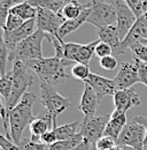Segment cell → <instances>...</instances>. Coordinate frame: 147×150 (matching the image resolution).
Returning <instances> with one entry per match:
<instances>
[{
  "label": "cell",
  "mask_w": 147,
  "mask_h": 150,
  "mask_svg": "<svg viewBox=\"0 0 147 150\" xmlns=\"http://www.w3.org/2000/svg\"><path fill=\"white\" fill-rule=\"evenodd\" d=\"M23 62L39 76L40 82L50 83L53 86L61 82L62 80L70 77L66 72V67L74 65V61L56 56L51 58L43 57L40 59L27 60Z\"/></svg>",
  "instance_id": "1"
},
{
  "label": "cell",
  "mask_w": 147,
  "mask_h": 150,
  "mask_svg": "<svg viewBox=\"0 0 147 150\" xmlns=\"http://www.w3.org/2000/svg\"><path fill=\"white\" fill-rule=\"evenodd\" d=\"M37 95L34 93H25L18 104L10 111L9 117V128H10V137L18 143L22 139V133L25 127L35 120V115L32 113V106L36 103Z\"/></svg>",
  "instance_id": "2"
},
{
  "label": "cell",
  "mask_w": 147,
  "mask_h": 150,
  "mask_svg": "<svg viewBox=\"0 0 147 150\" xmlns=\"http://www.w3.org/2000/svg\"><path fill=\"white\" fill-rule=\"evenodd\" d=\"M13 89L12 94L6 103L7 109L9 112L18 104L23 95L25 94L27 89L34 84V75L32 69H30L22 60L16 59L13 61Z\"/></svg>",
  "instance_id": "3"
},
{
  "label": "cell",
  "mask_w": 147,
  "mask_h": 150,
  "mask_svg": "<svg viewBox=\"0 0 147 150\" xmlns=\"http://www.w3.org/2000/svg\"><path fill=\"white\" fill-rule=\"evenodd\" d=\"M40 100L45 108V111L51 114L53 119V129H55L57 127V115L64 112L70 106V99L59 94L53 84L40 82Z\"/></svg>",
  "instance_id": "4"
},
{
  "label": "cell",
  "mask_w": 147,
  "mask_h": 150,
  "mask_svg": "<svg viewBox=\"0 0 147 150\" xmlns=\"http://www.w3.org/2000/svg\"><path fill=\"white\" fill-rule=\"evenodd\" d=\"M47 38V34L37 29L36 31L22 40L14 51L9 52L8 61H15L16 59H20L22 61L27 60H34V59H40L43 58V40Z\"/></svg>",
  "instance_id": "5"
},
{
  "label": "cell",
  "mask_w": 147,
  "mask_h": 150,
  "mask_svg": "<svg viewBox=\"0 0 147 150\" xmlns=\"http://www.w3.org/2000/svg\"><path fill=\"white\" fill-rule=\"evenodd\" d=\"M91 13L86 23L94 25L97 29L105 28L108 25H116L117 13L113 4L104 0H90Z\"/></svg>",
  "instance_id": "6"
},
{
  "label": "cell",
  "mask_w": 147,
  "mask_h": 150,
  "mask_svg": "<svg viewBox=\"0 0 147 150\" xmlns=\"http://www.w3.org/2000/svg\"><path fill=\"white\" fill-rule=\"evenodd\" d=\"M110 119V114L85 117L80 122V133L85 141L95 144L104 135Z\"/></svg>",
  "instance_id": "7"
},
{
  "label": "cell",
  "mask_w": 147,
  "mask_h": 150,
  "mask_svg": "<svg viewBox=\"0 0 147 150\" xmlns=\"http://www.w3.org/2000/svg\"><path fill=\"white\" fill-rule=\"evenodd\" d=\"M146 139V128L136 120H131L121 132L117 143L121 146L131 147L136 150H144Z\"/></svg>",
  "instance_id": "8"
},
{
  "label": "cell",
  "mask_w": 147,
  "mask_h": 150,
  "mask_svg": "<svg viewBox=\"0 0 147 150\" xmlns=\"http://www.w3.org/2000/svg\"><path fill=\"white\" fill-rule=\"evenodd\" d=\"M100 39L94 40L89 44H78V43H64L62 42L63 56L66 59L77 62L89 65L93 53H95V47Z\"/></svg>",
  "instance_id": "9"
},
{
  "label": "cell",
  "mask_w": 147,
  "mask_h": 150,
  "mask_svg": "<svg viewBox=\"0 0 147 150\" xmlns=\"http://www.w3.org/2000/svg\"><path fill=\"white\" fill-rule=\"evenodd\" d=\"M64 21L66 20L59 13H54L46 8H37V29H39L48 35H52V36L59 38V30H60L61 25L64 23ZM60 40H62V39H60Z\"/></svg>",
  "instance_id": "10"
},
{
  "label": "cell",
  "mask_w": 147,
  "mask_h": 150,
  "mask_svg": "<svg viewBox=\"0 0 147 150\" xmlns=\"http://www.w3.org/2000/svg\"><path fill=\"white\" fill-rule=\"evenodd\" d=\"M110 4H113L116 9V13H117L116 28L123 40L130 33V30L132 29L133 24L136 23L137 16L134 15V13L131 11V8L127 5L124 0H113Z\"/></svg>",
  "instance_id": "11"
},
{
  "label": "cell",
  "mask_w": 147,
  "mask_h": 150,
  "mask_svg": "<svg viewBox=\"0 0 147 150\" xmlns=\"http://www.w3.org/2000/svg\"><path fill=\"white\" fill-rule=\"evenodd\" d=\"M114 81L117 87V90L128 89L133 87L136 83H140L137 61L133 59L131 62H122Z\"/></svg>",
  "instance_id": "12"
},
{
  "label": "cell",
  "mask_w": 147,
  "mask_h": 150,
  "mask_svg": "<svg viewBox=\"0 0 147 150\" xmlns=\"http://www.w3.org/2000/svg\"><path fill=\"white\" fill-rule=\"evenodd\" d=\"M35 27H36V19H32V20L25 21L16 30L8 31V33L7 31H4L2 39H4L5 44L7 45L9 52L14 51L16 49V46H18L22 40H24L25 38L31 36L36 31L35 30Z\"/></svg>",
  "instance_id": "13"
},
{
  "label": "cell",
  "mask_w": 147,
  "mask_h": 150,
  "mask_svg": "<svg viewBox=\"0 0 147 150\" xmlns=\"http://www.w3.org/2000/svg\"><path fill=\"white\" fill-rule=\"evenodd\" d=\"M84 83H89L91 86L92 89L98 95V98L100 99V102L102 100L104 97L114 96L115 93L117 91V87H116L114 80L107 79L105 76H101V75L95 74V73H91L89 79Z\"/></svg>",
  "instance_id": "14"
},
{
  "label": "cell",
  "mask_w": 147,
  "mask_h": 150,
  "mask_svg": "<svg viewBox=\"0 0 147 150\" xmlns=\"http://www.w3.org/2000/svg\"><path fill=\"white\" fill-rule=\"evenodd\" d=\"M113 97H114L115 109L122 112H127L130 109L134 106H139L141 104L139 95L133 87L128 89H120L115 93Z\"/></svg>",
  "instance_id": "15"
},
{
  "label": "cell",
  "mask_w": 147,
  "mask_h": 150,
  "mask_svg": "<svg viewBox=\"0 0 147 150\" xmlns=\"http://www.w3.org/2000/svg\"><path fill=\"white\" fill-rule=\"evenodd\" d=\"M51 129H53V119H52L51 114L47 111L41 112L30 124L31 140L35 142H40L41 135Z\"/></svg>",
  "instance_id": "16"
},
{
  "label": "cell",
  "mask_w": 147,
  "mask_h": 150,
  "mask_svg": "<svg viewBox=\"0 0 147 150\" xmlns=\"http://www.w3.org/2000/svg\"><path fill=\"white\" fill-rule=\"evenodd\" d=\"M100 104V99L98 98V95L92 89V87L89 83H85L84 91L80 98L79 103V111L85 114V117H92L95 115L97 109Z\"/></svg>",
  "instance_id": "17"
},
{
  "label": "cell",
  "mask_w": 147,
  "mask_h": 150,
  "mask_svg": "<svg viewBox=\"0 0 147 150\" xmlns=\"http://www.w3.org/2000/svg\"><path fill=\"white\" fill-rule=\"evenodd\" d=\"M127 124H128L127 112H122V111L115 109V111L110 114V119L107 124L105 135L111 136V137L117 140L121 132L127 126Z\"/></svg>",
  "instance_id": "18"
},
{
  "label": "cell",
  "mask_w": 147,
  "mask_h": 150,
  "mask_svg": "<svg viewBox=\"0 0 147 150\" xmlns=\"http://www.w3.org/2000/svg\"><path fill=\"white\" fill-rule=\"evenodd\" d=\"M90 13H91V5H90V7L85 8L78 18H76V19L74 20L64 21V23L61 25V28L59 30V38L60 39H63L66 36H68L69 34H71L75 30H77L82 24H84L88 21V18H89Z\"/></svg>",
  "instance_id": "19"
},
{
  "label": "cell",
  "mask_w": 147,
  "mask_h": 150,
  "mask_svg": "<svg viewBox=\"0 0 147 150\" xmlns=\"http://www.w3.org/2000/svg\"><path fill=\"white\" fill-rule=\"evenodd\" d=\"M90 5H91L90 1L86 2V4H80L78 0H69L63 6V8L59 12V14L66 20V21L74 20L76 19V18H78L85 8L90 7Z\"/></svg>",
  "instance_id": "20"
},
{
  "label": "cell",
  "mask_w": 147,
  "mask_h": 150,
  "mask_svg": "<svg viewBox=\"0 0 147 150\" xmlns=\"http://www.w3.org/2000/svg\"><path fill=\"white\" fill-rule=\"evenodd\" d=\"M98 37L101 42L109 44L113 47V51L122 43V38L118 34L116 25H108V27L98 29Z\"/></svg>",
  "instance_id": "21"
},
{
  "label": "cell",
  "mask_w": 147,
  "mask_h": 150,
  "mask_svg": "<svg viewBox=\"0 0 147 150\" xmlns=\"http://www.w3.org/2000/svg\"><path fill=\"white\" fill-rule=\"evenodd\" d=\"M9 13H13V14L20 16L23 21H28V20L36 19L37 8L34 7L29 1H23L20 4H15L10 8Z\"/></svg>",
  "instance_id": "22"
},
{
  "label": "cell",
  "mask_w": 147,
  "mask_h": 150,
  "mask_svg": "<svg viewBox=\"0 0 147 150\" xmlns=\"http://www.w3.org/2000/svg\"><path fill=\"white\" fill-rule=\"evenodd\" d=\"M80 126V124L78 121H74L70 124H66V125H62V126H59L56 127L53 131L55 132V135H56V139L57 141L60 140H68V139H71L75 135H77L79 132H78V127Z\"/></svg>",
  "instance_id": "23"
},
{
  "label": "cell",
  "mask_w": 147,
  "mask_h": 150,
  "mask_svg": "<svg viewBox=\"0 0 147 150\" xmlns=\"http://www.w3.org/2000/svg\"><path fill=\"white\" fill-rule=\"evenodd\" d=\"M84 140L82 133L79 132L77 135H75L71 139H68V140H60V141H56L54 143L50 144L47 150H73L74 148H76L82 141Z\"/></svg>",
  "instance_id": "24"
},
{
  "label": "cell",
  "mask_w": 147,
  "mask_h": 150,
  "mask_svg": "<svg viewBox=\"0 0 147 150\" xmlns=\"http://www.w3.org/2000/svg\"><path fill=\"white\" fill-rule=\"evenodd\" d=\"M69 0H30L29 2L36 8H46L54 13H59Z\"/></svg>",
  "instance_id": "25"
},
{
  "label": "cell",
  "mask_w": 147,
  "mask_h": 150,
  "mask_svg": "<svg viewBox=\"0 0 147 150\" xmlns=\"http://www.w3.org/2000/svg\"><path fill=\"white\" fill-rule=\"evenodd\" d=\"M13 89V72H8L6 75L1 76L0 80V94L2 96L5 103L8 102Z\"/></svg>",
  "instance_id": "26"
},
{
  "label": "cell",
  "mask_w": 147,
  "mask_h": 150,
  "mask_svg": "<svg viewBox=\"0 0 147 150\" xmlns=\"http://www.w3.org/2000/svg\"><path fill=\"white\" fill-rule=\"evenodd\" d=\"M131 52H132V56L133 59H137L141 62H145L147 64V46L144 45L143 43L140 42H137L134 43L131 47H130Z\"/></svg>",
  "instance_id": "27"
},
{
  "label": "cell",
  "mask_w": 147,
  "mask_h": 150,
  "mask_svg": "<svg viewBox=\"0 0 147 150\" xmlns=\"http://www.w3.org/2000/svg\"><path fill=\"white\" fill-rule=\"evenodd\" d=\"M71 74L75 79H78L83 82H85L89 76L91 75L89 65H84V64H76L71 68Z\"/></svg>",
  "instance_id": "28"
},
{
  "label": "cell",
  "mask_w": 147,
  "mask_h": 150,
  "mask_svg": "<svg viewBox=\"0 0 147 150\" xmlns=\"http://www.w3.org/2000/svg\"><path fill=\"white\" fill-rule=\"evenodd\" d=\"M124 1L127 2V5L131 8V11L134 13L137 19L140 18L144 13L147 12L146 0H124Z\"/></svg>",
  "instance_id": "29"
},
{
  "label": "cell",
  "mask_w": 147,
  "mask_h": 150,
  "mask_svg": "<svg viewBox=\"0 0 147 150\" xmlns=\"http://www.w3.org/2000/svg\"><path fill=\"white\" fill-rule=\"evenodd\" d=\"M18 150H46V144L35 142L31 139H21L18 143Z\"/></svg>",
  "instance_id": "30"
},
{
  "label": "cell",
  "mask_w": 147,
  "mask_h": 150,
  "mask_svg": "<svg viewBox=\"0 0 147 150\" xmlns=\"http://www.w3.org/2000/svg\"><path fill=\"white\" fill-rule=\"evenodd\" d=\"M24 22H25V21H23L20 16L15 15V14H13V13H9L8 18H7V20H6L5 25L2 27V30H4V31H7V33H8V31L16 30V29L20 28Z\"/></svg>",
  "instance_id": "31"
},
{
  "label": "cell",
  "mask_w": 147,
  "mask_h": 150,
  "mask_svg": "<svg viewBox=\"0 0 147 150\" xmlns=\"http://www.w3.org/2000/svg\"><path fill=\"white\" fill-rule=\"evenodd\" d=\"M13 6H14V0H0V23H1V27L5 25L6 20L9 15V11Z\"/></svg>",
  "instance_id": "32"
},
{
  "label": "cell",
  "mask_w": 147,
  "mask_h": 150,
  "mask_svg": "<svg viewBox=\"0 0 147 150\" xmlns=\"http://www.w3.org/2000/svg\"><path fill=\"white\" fill-rule=\"evenodd\" d=\"M117 140L111 137V136H107L104 135L97 143H95V148L98 150H110L114 148L115 146H117Z\"/></svg>",
  "instance_id": "33"
},
{
  "label": "cell",
  "mask_w": 147,
  "mask_h": 150,
  "mask_svg": "<svg viewBox=\"0 0 147 150\" xmlns=\"http://www.w3.org/2000/svg\"><path fill=\"white\" fill-rule=\"evenodd\" d=\"M8 57H9V50L7 47V45L5 44L4 39H1V45H0V72L1 76L6 75V64L8 61Z\"/></svg>",
  "instance_id": "34"
},
{
  "label": "cell",
  "mask_w": 147,
  "mask_h": 150,
  "mask_svg": "<svg viewBox=\"0 0 147 150\" xmlns=\"http://www.w3.org/2000/svg\"><path fill=\"white\" fill-rule=\"evenodd\" d=\"M100 66L101 68L106 71H113L117 67V59L115 56H107L100 59Z\"/></svg>",
  "instance_id": "35"
},
{
  "label": "cell",
  "mask_w": 147,
  "mask_h": 150,
  "mask_svg": "<svg viewBox=\"0 0 147 150\" xmlns=\"http://www.w3.org/2000/svg\"><path fill=\"white\" fill-rule=\"evenodd\" d=\"M95 54L99 57L100 59L104 58V57L111 56L113 54V47L110 46L109 44L107 43H104V42H99L97 47H95Z\"/></svg>",
  "instance_id": "36"
},
{
  "label": "cell",
  "mask_w": 147,
  "mask_h": 150,
  "mask_svg": "<svg viewBox=\"0 0 147 150\" xmlns=\"http://www.w3.org/2000/svg\"><path fill=\"white\" fill-rule=\"evenodd\" d=\"M0 147L2 150H18V144L4 135H0Z\"/></svg>",
  "instance_id": "37"
},
{
  "label": "cell",
  "mask_w": 147,
  "mask_h": 150,
  "mask_svg": "<svg viewBox=\"0 0 147 150\" xmlns=\"http://www.w3.org/2000/svg\"><path fill=\"white\" fill-rule=\"evenodd\" d=\"M138 64V73H139V79H140V83H143L144 86L147 87V64L141 62L137 59H134Z\"/></svg>",
  "instance_id": "38"
},
{
  "label": "cell",
  "mask_w": 147,
  "mask_h": 150,
  "mask_svg": "<svg viewBox=\"0 0 147 150\" xmlns=\"http://www.w3.org/2000/svg\"><path fill=\"white\" fill-rule=\"evenodd\" d=\"M56 141H57V139H56L55 132L53 131V129L47 131L45 134H43L41 137H40V142L44 143V144H46V146H50V144L54 143V142H56Z\"/></svg>",
  "instance_id": "39"
},
{
  "label": "cell",
  "mask_w": 147,
  "mask_h": 150,
  "mask_svg": "<svg viewBox=\"0 0 147 150\" xmlns=\"http://www.w3.org/2000/svg\"><path fill=\"white\" fill-rule=\"evenodd\" d=\"M92 148V144L90 142H88V141H85V140H83L76 148H74L73 150H91Z\"/></svg>",
  "instance_id": "40"
},
{
  "label": "cell",
  "mask_w": 147,
  "mask_h": 150,
  "mask_svg": "<svg viewBox=\"0 0 147 150\" xmlns=\"http://www.w3.org/2000/svg\"><path fill=\"white\" fill-rule=\"evenodd\" d=\"M133 120H136V121H138L139 124H141L145 128H146V139H145V146H147V118L145 117H141V115H139V117H136V118H133Z\"/></svg>",
  "instance_id": "41"
},
{
  "label": "cell",
  "mask_w": 147,
  "mask_h": 150,
  "mask_svg": "<svg viewBox=\"0 0 147 150\" xmlns=\"http://www.w3.org/2000/svg\"><path fill=\"white\" fill-rule=\"evenodd\" d=\"M138 42H140V43H143L144 45H146V46H147V39H146V38H140V39H139Z\"/></svg>",
  "instance_id": "42"
},
{
  "label": "cell",
  "mask_w": 147,
  "mask_h": 150,
  "mask_svg": "<svg viewBox=\"0 0 147 150\" xmlns=\"http://www.w3.org/2000/svg\"><path fill=\"white\" fill-rule=\"evenodd\" d=\"M91 150H98L97 148H95V144H92V148H91Z\"/></svg>",
  "instance_id": "43"
},
{
  "label": "cell",
  "mask_w": 147,
  "mask_h": 150,
  "mask_svg": "<svg viewBox=\"0 0 147 150\" xmlns=\"http://www.w3.org/2000/svg\"><path fill=\"white\" fill-rule=\"evenodd\" d=\"M104 1H107V2H111L113 0H104Z\"/></svg>",
  "instance_id": "44"
},
{
  "label": "cell",
  "mask_w": 147,
  "mask_h": 150,
  "mask_svg": "<svg viewBox=\"0 0 147 150\" xmlns=\"http://www.w3.org/2000/svg\"><path fill=\"white\" fill-rule=\"evenodd\" d=\"M144 150H147V146H145V147H144Z\"/></svg>",
  "instance_id": "45"
},
{
  "label": "cell",
  "mask_w": 147,
  "mask_h": 150,
  "mask_svg": "<svg viewBox=\"0 0 147 150\" xmlns=\"http://www.w3.org/2000/svg\"><path fill=\"white\" fill-rule=\"evenodd\" d=\"M1 150H2V149H1Z\"/></svg>",
  "instance_id": "46"
}]
</instances>
